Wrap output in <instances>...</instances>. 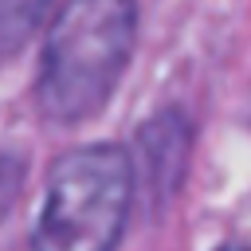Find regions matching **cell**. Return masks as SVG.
<instances>
[{
    "label": "cell",
    "instance_id": "obj_1",
    "mask_svg": "<svg viewBox=\"0 0 251 251\" xmlns=\"http://www.w3.org/2000/svg\"><path fill=\"white\" fill-rule=\"evenodd\" d=\"M133 35V0H67L43 43L35 82L43 118L75 126L98 114L129 63Z\"/></svg>",
    "mask_w": 251,
    "mask_h": 251
},
{
    "label": "cell",
    "instance_id": "obj_2",
    "mask_svg": "<svg viewBox=\"0 0 251 251\" xmlns=\"http://www.w3.org/2000/svg\"><path fill=\"white\" fill-rule=\"evenodd\" d=\"M133 169L122 145H82L55 161L31 251H114L129 212Z\"/></svg>",
    "mask_w": 251,
    "mask_h": 251
},
{
    "label": "cell",
    "instance_id": "obj_3",
    "mask_svg": "<svg viewBox=\"0 0 251 251\" xmlns=\"http://www.w3.org/2000/svg\"><path fill=\"white\" fill-rule=\"evenodd\" d=\"M51 0H0V55H16L39 31Z\"/></svg>",
    "mask_w": 251,
    "mask_h": 251
},
{
    "label": "cell",
    "instance_id": "obj_4",
    "mask_svg": "<svg viewBox=\"0 0 251 251\" xmlns=\"http://www.w3.org/2000/svg\"><path fill=\"white\" fill-rule=\"evenodd\" d=\"M20 188H24V161L16 153H4L0 149V220L12 212Z\"/></svg>",
    "mask_w": 251,
    "mask_h": 251
},
{
    "label": "cell",
    "instance_id": "obj_5",
    "mask_svg": "<svg viewBox=\"0 0 251 251\" xmlns=\"http://www.w3.org/2000/svg\"><path fill=\"white\" fill-rule=\"evenodd\" d=\"M220 251H251V247H239V243H231V247H220Z\"/></svg>",
    "mask_w": 251,
    "mask_h": 251
}]
</instances>
